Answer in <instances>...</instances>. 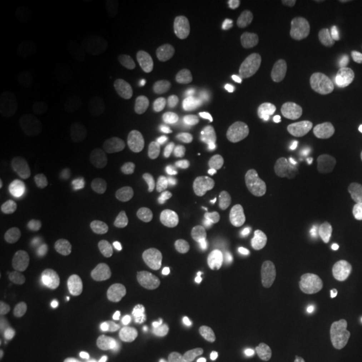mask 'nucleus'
Segmentation results:
<instances>
[{
    "mask_svg": "<svg viewBox=\"0 0 362 362\" xmlns=\"http://www.w3.org/2000/svg\"><path fill=\"white\" fill-rule=\"evenodd\" d=\"M244 135L256 156L280 168L308 161L324 143L322 123L290 105H270L256 111L247 119Z\"/></svg>",
    "mask_w": 362,
    "mask_h": 362,
    "instance_id": "f257e3e1",
    "label": "nucleus"
},
{
    "mask_svg": "<svg viewBox=\"0 0 362 362\" xmlns=\"http://www.w3.org/2000/svg\"><path fill=\"white\" fill-rule=\"evenodd\" d=\"M54 324L51 294L35 274L16 272L0 290V340L14 352H33L45 344Z\"/></svg>",
    "mask_w": 362,
    "mask_h": 362,
    "instance_id": "f03ea898",
    "label": "nucleus"
},
{
    "mask_svg": "<svg viewBox=\"0 0 362 362\" xmlns=\"http://www.w3.org/2000/svg\"><path fill=\"white\" fill-rule=\"evenodd\" d=\"M202 147L207 161L223 180L233 185H250L258 175V156L246 135L226 125L223 121H207L202 133Z\"/></svg>",
    "mask_w": 362,
    "mask_h": 362,
    "instance_id": "7ed1b4c3",
    "label": "nucleus"
},
{
    "mask_svg": "<svg viewBox=\"0 0 362 362\" xmlns=\"http://www.w3.org/2000/svg\"><path fill=\"white\" fill-rule=\"evenodd\" d=\"M266 332L282 350L302 346L314 334L316 314L310 296L300 288H284L272 294L266 304Z\"/></svg>",
    "mask_w": 362,
    "mask_h": 362,
    "instance_id": "20e7f679",
    "label": "nucleus"
},
{
    "mask_svg": "<svg viewBox=\"0 0 362 362\" xmlns=\"http://www.w3.org/2000/svg\"><path fill=\"white\" fill-rule=\"evenodd\" d=\"M111 149L109 131L95 121H73L52 139V165L65 173H83L101 165Z\"/></svg>",
    "mask_w": 362,
    "mask_h": 362,
    "instance_id": "39448f33",
    "label": "nucleus"
},
{
    "mask_svg": "<svg viewBox=\"0 0 362 362\" xmlns=\"http://www.w3.org/2000/svg\"><path fill=\"white\" fill-rule=\"evenodd\" d=\"M165 226L177 246L185 250H202L214 240L218 218L214 206L204 195L183 194L168 202Z\"/></svg>",
    "mask_w": 362,
    "mask_h": 362,
    "instance_id": "423d86ee",
    "label": "nucleus"
},
{
    "mask_svg": "<svg viewBox=\"0 0 362 362\" xmlns=\"http://www.w3.org/2000/svg\"><path fill=\"white\" fill-rule=\"evenodd\" d=\"M246 296L232 286H220L206 292L194 308V328L199 337L218 338L232 332L246 318Z\"/></svg>",
    "mask_w": 362,
    "mask_h": 362,
    "instance_id": "0eeeda50",
    "label": "nucleus"
},
{
    "mask_svg": "<svg viewBox=\"0 0 362 362\" xmlns=\"http://www.w3.org/2000/svg\"><path fill=\"white\" fill-rule=\"evenodd\" d=\"M45 49L59 65L81 69L95 57L97 37L93 26L77 18H61L52 23L45 35Z\"/></svg>",
    "mask_w": 362,
    "mask_h": 362,
    "instance_id": "6e6552de",
    "label": "nucleus"
},
{
    "mask_svg": "<svg viewBox=\"0 0 362 362\" xmlns=\"http://www.w3.org/2000/svg\"><path fill=\"white\" fill-rule=\"evenodd\" d=\"M52 244L71 264H89L99 252V230L85 214H65L52 223Z\"/></svg>",
    "mask_w": 362,
    "mask_h": 362,
    "instance_id": "1a4fd4ad",
    "label": "nucleus"
},
{
    "mask_svg": "<svg viewBox=\"0 0 362 362\" xmlns=\"http://www.w3.org/2000/svg\"><path fill=\"white\" fill-rule=\"evenodd\" d=\"M354 4L344 0L316 2V23L328 52L346 51L354 37Z\"/></svg>",
    "mask_w": 362,
    "mask_h": 362,
    "instance_id": "9d476101",
    "label": "nucleus"
},
{
    "mask_svg": "<svg viewBox=\"0 0 362 362\" xmlns=\"http://www.w3.org/2000/svg\"><path fill=\"white\" fill-rule=\"evenodd\" d=\"M97 334L105 344L123 346L129 344L143 332V314L131 304L113 302L103 306L97 314Z\"/></svg>",
    "mask_w": 362,
    "mask_h": 362,
    "instance_id": "9b49d317",
    "label": "nucleus"
},
{
    "mask_svg": "<svg viewBox=\"0 0 362 362\" xmlns=\"http://www.w3.org/2000/svg\"><path fill=\"white\" fill-rule=\"evenodd\" d=\"M57 362H119L109 350L97 342H73L63 349Z\"/></svg>",
    "mask_w": 362,
    "mask_h": 362,
    "instance_id": "f8f14e48",
    "label": "nucleus"
},
{
    "mask_svg": "<svg viewBox=\"0 0 362 362\" xmlns=\"http://www.w3.org/2000/svg\"><path fill=\"white\" fill-rule=\"evenodd\" d=\"M342 264L352 278V282L362 290V235H352L340 250Z\"/></svg>",
    "mask_w": 362,
    "mask_h": 362,
    "instance_id": "ddd939ff",
    "label": "nucleus"
},
{
    "mask_svg": "<svg viewBox=\"0 0 362 362\" xmlns=\"http://www.w3.org/2000/svg\"><path fill=\"white\" fill-rule=\"evenodd\" d=\"M352 175H354V181H356V185L361 187V192H362V165H358V168L354 169V173H352Z\"/></svg>",
    "mask_w": 362,
    "mask_h": 362,
    "instance_id": "4468645a",
    "label": "nucleus"
}]
</instances>
